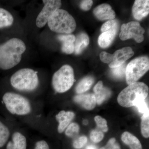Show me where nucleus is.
Masks as SVG:
<instances>
[{"mask_svg":"<svg viewBox=\"0 0 149 149\" xmlns=\"http://www.w3.org/2000/svg\"><path fill=\"white\" fill-rule=\"evenodd\" d=\"M26 49L24 42L18 38H13L0 45V68L6 70L16 66Z\"/></svg>","mask_w":149,"mask_h":149,"instance_id":"f257e3e1","label":"nucleus"},{"mask_svg":"<svg viewBox=\"0 0 149 149\" xmlns=\"http://www.w3.org/2000/svg\"><path fill=\"white\" fill-rule=\"evenodd\" d=\"M149 88L142 82L130 84L119 93L117 97L118 103L125 108L135 106L139 101L146 100L148 95Z\"/></svg>","mask_w":149,"mask_h":149,"instance_id":"f03ea898","label":"nucleus"},{"mask_svg":"<svg viewBox=\"0 0 149 149\" xmlns=\"http://www.w3.org/2000/svg\"><path fill=\"white\" fill-rule=\"evenodd\" d=\"M48 24L53 32L70 34L74 32L76 23L73 17L67 11L59 9L49 18Z\"/></svg>","mask_w":149,"mask_h":149,"instance_id":"7ed1b4c3","label":"nucleus"},{"mask_svg":"<svg viewBox=\"0 0 149 149\" xmlns=\"http://www.w3.org/2000/svg\"><path fill=\"white\" fill-rule=\"evenodd\" d=\"M10 82L12 86L17 90L31 91L37 88L39 78L36 71L30 68H23L13 74Z\"/></svg>","mask_w":149,"mask_h":149,"instance_id":"20e7f679","label":"nucleus"},{"mask_svg":"<svg viewBox=\"0 0 149 149\" xmlns=\"http://www.w3.org/2000/svg\"><path fill=\"white\" fill-rule=\"evenodd\" d=\"M3 100L7 109L12 114L26 115L32 110L29 101L19 94L10 92L6 93L3 96Z\"/></svg>","mask_w":149,"mask_h":149,"instance_id":"39448f33","label":"nucleus"},{"mask_svg":"<svg viewBox=\"0 0 149 149\" xmlns=\"http://www.w3.org/2000/svg\"><path fill=\"white\" fill-rule=\"evenodd\" d=\"M74 81L73 68L68 65H65L55 72L53 76L52 84L57 93H64L70 89Z\"/></svg>","mask_w":149,"mask_h":149,"instance_id":"423d86ee","label":"nucleus"},{"mask_svg":"<svg viewBox=\"0 0 149 149\" xmlns=\"http://www.w3.org/2000/svg\"><path fill=\"white\" fill-rule=\"evenodd\" d=\"M149 69V59L147 56L134 59L126 67L125 76L128 85L136 83Z\"/></svg>","mask_w":149,"mask_h":149,"instance_id":"0eeeda50","label":"nucleus"},{"mask_svg":"<svg viewBox=\"0 0 149 149\" xmlns=\"http://www.w3.org/2000/svg\"><path fill=\"white\" fill-rule=\"evenodd\" d=\"M145 32V29L139 22L131 21L122 24L119 37L122 41L133 39L137 42L141 43L144 40Z\"/></svg>","mask_w":149,"mask_h":149,"instance_id":"6e6552de","label":"nucleus"},{"mask_svg":"<svg viewBox=\"0 0 149 149\" xmlns=\"http://www.w3.org/2000/svg\"><path fill=\"white\" fill-rule=\"evenodd\" d=\"M43 2L45 5L36 19V25L39 28L45 26L52 15L61 6V1L58 0H43Z\"/></svg>","mask_w":149,"mask_h":149,"instance_id":"1a4fd4ad","label":"nucleus"},{"mask_svg":"<svg viewBox=\"0 0 149 149\" xmlns=\"http://www.w3.org/2000/svg\"><path fill=\"white\" fill-rule=\"evenodd\" d=\"M134 52L132 48L130 47H125L116 51L113 54V61L109 64L110 68L117 67L124 64L128 59L132 57Z\"/></svg>","mask_w":149,"mask_h":149,"instance_id":"9d476101","label":"nucleus"},{"mask_svg":"<svg viewBox=\"0 0 149 149\" xmlns=\"http://www.w3.org/2000/svg\"><path fill=\"white\" fill-rule=\"evenodd\" d=\"M149 13L148 0H136L132 8L133 17L140 20L146 17Z\"/></svg>","mask_w":149,"mask_h":149,"instance_id":"9b49d317","label":"nucleus"},{"mask_svg":"<svg viewBox=\"0 0 149 149\" xmlns=\"http://www.w3.org/2000/svg\"><path fill=\"white\" fill-rule=\"evenodd\" d=\"M95 16L100 20H112L116 17L115 13L111 7L108 4L104 3L97 6L93 10Z\"/></svg>","mask_w":149,"mask_h":149,"instance_id":"f8f14e48","label":"nucleus"},{"mask_svg":"<svg viewBox=\"0 0 149 149\" xmlns=\"http://www.w3.org/2000/svg\"><path fill=\"white\" fill-rule=\"evenodd\" d=\"M74 102L88 110H91L96 107V100L93 94H83L75 96L73 98Z\"/></svg>","mask_w":149,"mask_h":149,"instance_id":"ddd939ff","label":"nucleus"},{"mask_svg":"<svg viewBox=\"0 0 149 149\" xmlns=\"http://www.w3.org/2000/svg\"><path fill=\"white\" fill-rule=\"evenodd\" d=\"M73 112L61 111L56 115V120L58 122V131L59 133H62L69 125L74 117Z\"/></svg>","mask_w":149,"mask_h":149,"instance_id":"4468645a","label":"nucleus"},{"mask_svg":"<svg viewBox=\"0 0 149 149\" xmlns=\"http://www.w3.org/2000/svg\"><path fill=\"white\" fill-rule=\"evenodd\" d=\"M118 25H116L104 32L99 36L98 42L99 46L102 48L109 47L113 42L118 31Z\"/></svg>","mask_w":149,"mask_h":149,"instance_id":"2eb2a0df","label":"nucleus"},{"mask_svg":"<svg viewBox=\"0 0 149 149\" xmlns=\"http://www.w3.org/2000/svg\"><path fill=\"white\" fill-rule=\"evenodd\" d=\"M58 39L62 43L61 50L64 53L70 54L74 52L75 37L74 35L65 34L58 35Z\"/></svg>","mask_w":149,"mask_h":149,"instance_id":"dca6fc26","label":"nucleus"},{"mask_svg":"<svg viewBox=\"0 0 149 149\" xmlns=\"http://www.w3.org/2000/svg\"><path fill=\"white\" fill-rule=\"evenodd\" d=\"M96 102L98 105L102 104L108 100L111 95V91L109 88L103 87L102 81H100L95 85L93 89Z\"/></svg>","mask_w":149,"mask_h":149,"instance_id":"f3484780","label":"nucleus"},{"mask_svg":"<svg viewBox=\"0 0 149 149\" xmlns=\"http://www.w3.org/2000/svg\"><path fill=\"white\" fill-rule=\"evenodd\" d=\"M27 140L24 135L16 132L12 136V140L7 144L6 149H27Z\"/></svg>","mask_w":149,"mask_h":149,"instance_id":"a211bd4d","label":"nucleus"},{"mask_svg":"<svg viewBox=\"0 0 149 149\" xmlns=\"http://www.w3.org/2000/svg\"><path fill=\"white\" fill-rule=\"evenodd\" d=\"M90 42L89 37L84 32L80 33L75 38L74 52L76 54H81L87 47Z\"/></svg>","mask_w":149,"mask_h":149,"instance_id":"6ab92c4d","label":"nucleus"},{"mask_svg":"<svg viewBox=\"0 0 149 149\" xmlns=\"http://www.w3.org/2000/svg\"><path fill=\"white\" fill-rule=\"evenodd\" d=\"M121 139L123 143L128 146L130 149H143L139 139L129 132H124Z\"/></svg>","mask_w":149,"mask_h":149,"instance_id":"aec40b11","label":"nucleus"},{"mask_svg":"<svg viewBox=\"0 0 149 149\" xmlns=\"http://www.w3.org/2000/svg\"><path fill=\"white\" fill-rule=\"evenodd\" d=\"M94 82V78L91 76H87L80 80L75 89L76 93L82 94L88 91Z\"/></svg>","mask_w":149,"mask_h":149,"instance_id":"412c9836","label":"nucleus"},{"mask_svg":"<svg viewBox=\"0 0 149 149\" xmlns=\"http://www.w3.org/2000/svg\"><path fill=\"white\" fill-rule=\"evenodd\" d=\"M14 19L8 11L0 8V28L9 27L13 23Z\"/></svg>","mask_w":149,"mask_h":149,"instance_id":"4be33fe9","label":"nucleus"},{"mask_svg":"<svg viewBox=\"0 0 149 149\" xmlns=\"http://www.w3.org/2000/svg\"><path fill=\"white\" fill-rule=\"evenodd\" d=\"M10 136L8 128L0 121V148L5 145Z\"/></svg>","mask_w":149,"mask_h":149,"instance_id":"5701e85b","label":"nucleus"},{"mask_svg":"<svg viewBox=\"0 0 149 149\" xmlns=\"http://www.w3.org/2000/svg\"><path fill=\"white\" fill-rule=\"evenodd\" d=\"M141 131L145 138L149 137V114L143 115L141 117Z\"/></svg>","mask_w":149,"mask_h":149,"instance_id":"b1692460","label":"nucleus"},{"mask_svg":"<svg viewBox=\"0 0 149 149\" xmlns=\"http://www.w3.org/2000/svg\"><path fill=\"white\" fill-rule=\"evenodd\" d=\"M80 127L77 123H72L69 124L67 127L65 131V134L66 136L69 137H72L76 136L79 133Z\"/></svg>","mask_w":149,"mask_h":149,"instance_id":"393cba45","label":"nucleus"},{"mask_svg":"<svg viewBox=\"0 0 149 149\" xmlns=\"http://www.w3.org/2000/svg\"><path fill=\"white\" fill-rule=\"evenodd\" d=\"M126 65L123 64L117 67L111 68V72L113 76L116 78H121L125 75Z\"/></svg>","mask_w":149,"mask_h":149,"instance_id":"a878e982","label":"nucleus"},{"mask_svg":"<svg viewBox=\"0 0 149 149\" xmlns=\"http://www.w3.org/2000/svg\"><path fill=\"white\" fill-rule=\"evenodd\" d=\"M94 119L98 128L100 130L103 132H107L108 130L107 123L105 118L100 116H97L95 117Z\"/></svg>","mask_w":149,"mask_h":149,"instance_id":"bb28decb","label":"nucleus"},{"mask_svg":"<svg viewBox=\"0 0 149 149\" xmlns=\"http://www.w3.org/2000/svg\"><path fill=\"white\" fill-rule=\"evenodd\" d=\"M104 137L103 132L100 130H93L90 134V138L91 141L95 143H98L100 142L103 140Z\"/></svg>","mask_w":149,"mask_h":149,"instance_id":"cd10ccee","label":"nucleus"},{"mask_svg":"<svg viewBox=\"0 0 149 149\" xmlns=\"http://www.w3.org/2000/svg\"><path fill=\"white\" fill-rule=\"evenodd\" d=\"M135 106L137 108L139 112L143 115L149 114L148 105L146 102V100L140 101L136 104Z\"/></svg>","mask_w":149,"mask_h":149,"instance_id":"c85d7f7f","label":"nucleus"},{"mask_svg":"<svg viewBox=\"0 0 149 149\" xmlns=\"http://www.w3.org/2000/svg\"><path fill=\"white\" fill-rule=\"evenodd\" d=\"M100 149H121L120 145L115 138L110 139L106 145Z\"/></svg>","mask_w":149,"mask_h":149,"instance_id":"c756f323","label":"nucleus"},{"mask_svg":"<svg viewBox=\"0 0 149 149\" xmlns=\"http://www.w3.org/2000/svg\"><path fill=\"white\" fill-rule=\"evenodd\" d=\"M87 141H88V139L86 136H81L73 142V147L76 149L82 148L85 144L87 143Z\"/></svg>","mask_w":149,"mask_h":149,"instance_id":"7c9ffc66","label":"nucleus"},{"mask_svg":"<svg viewBox=\"0 0 149 149\" xmlns=\"http://www.w3.org/2000/svg\"><path fill=\"white\" fill-rule=\"evenodd\" d=\"M100 58L102 62L109 64L113 61V55L103 52L100 54Z\"/></svg>","mask_w":149,"mask_h":149,"instance_id":"2f4dec72","label":"nucleus"},{"mask_svg":"<svg viewBox=\"0 0 149 149\" xmlns=\"http://www.w3.org/2000/svg\"><path fill=\"white\" fill-rule=\"evenodd\" d=\"M118 25V24L117 20L115 19L109 20L103 24L101 28V31L102 32H106Z\"/></svg>","mask_w":149,"mask_h":149,"instance_id":"473e14b6","label":"nucleus"},{"mask_svg":"<svg viewBox=\"0 0 149 149\" xmlns=\"http://www.w3.org/2000/svg\"><path fill=\"white\" fill-rule=\"evenodd\" d=\"M93 2L91 0H84L80 3V8L85 11L89 10L93 5Z\"/></svg>","mask_w":149,"mask_h":149,"instance_id":"72a5a7b5","label":"nucleus"},{"mask_svg":"<svg viewBox=\"0 0 149 149\" xmlns=\"http://www.w3.org/2000/svg\"><path fill=\"white\" fill-rule=\"evenodd\" d=\"M35 149H49V148L45 141H40L36 143Z\"/></svg>","mask_w":149,"mask_h":149,"instance_id":"f704fd0d","label":"nucleus"},{"mask_svg":"<svg viewBox=\"0 0 149 149\" xmlns=\"http://www.w3.org/2000/svg\"><path fill=\"white\" fill-rule=\"evenodd\" d=\"M86 149H96V148L95 146H93V145H89L87 147Z\"/></svg>","mask_w":149,"mask_h":149,"instance_id":"c9c22d12","label":"nucleus"},{"mask_svg":"<svg viewBox=\"0 0 149 149\" xmlns=\"http://www.w3.org/2000/svg\"><path fill=\"white\" fill-rule=\"evenodd\" d=\"M83 124H84V125H86L87 124H88V121L87 120H84V121H83Z\"/></svg>","mask_w":149,"mask_h":149,"instance_id":"e433bc0d","label":"nucleus"}]
</instances>
